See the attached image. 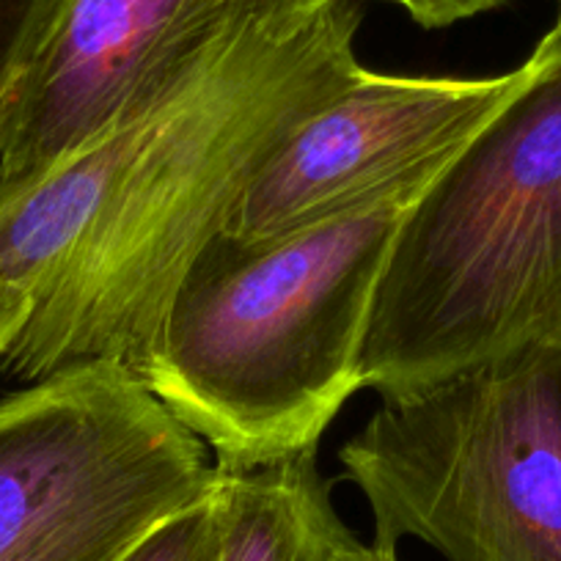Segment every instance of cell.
Masks as SVG:
<instances>
[{
  "mask_svg": "<svg viewBox=\"0 0 561 561\" xmlns=\"http://www.w3.org/2000/svg\"><path fill=\"white\" fill-rule=\"evenodd\" d=\"M444 163L287 234H215L160 314L140 380L215 455H317L355 391L371 300L404 215Z\"/></svg>",
  "mask_w": 561,
  "mask_h": 561,
  "instance_id": "obj_2",
  "label": "cell"
},
{
  "mask_svg": "<svg viewBox=\"0 0 561 561\" xmlns=\"http://www.w3.org/2000/svg\"><path fill=\"white\" fill-rule=\"evenodd\" d=\"M31 317V300L0 284V364Z\"/></svg>",
  "mask_w": 561,
  "mask_h": 561,
  "instance_id": "obj_12",
  "label": "cell"
},
{
  "mask_svg": "<svg viewBox=\"0 0 561 561\" xmlns=\"http://www.w3.org/2000/svg\"><path fill=\"white\" fill-rule=\"evenodd\" d=\"M213 479L207 446L127 366L28 382L0 399V561H118Z\"/></svg>",
  "mask_w": 561,
  "mask_h": 561,
  "instance_id": "obj_5",
  "label": "cell"
},
{
  "mask_svg": "<svg viewBox=\"0 0 561 561\" xmlns=\"http://www.w3.org/2000/svg\"><path fill=\"white\" fill-rule=\"evenodd\" d=\"M64 0H0V149L7 144L25 78Z\"/></svg>",
  "mask_w": 561,
  "mask_h": 561,
  "instance_id": "obj_9",
  "label": "cell"
},
{
  "mask_svg": "<svg viewBox=\"0 0 561 561\" xmlns=\"http://www.w3.org/2000/svg\"><path fill=\"white\" fill-rule=\"evenodd\" d=\"M523 67L520 89L404 215L371 300L360 388L382 397L561 347V31Z\"/></svg>",
  "mask_w": 561,
  "mask_h": 561,
  "instance_id": "obj_3",
  "label": "cell"
},
{
  "mask_svg": "<svg viewBox=\"0 0 561 561\" xmlns=\"http://www.w3.org/2000/svg\"><path fill=\"white\" fill-rule=\"evenodd\" d=\"M339 561H402V559H399V550L382 548V545H375V542H360V539L355 537Z\"/></svg>",
  "mask_w": 561,
  "mask_h": 561,
  "instance_id": "obj_13",
  "label": "cell"
},
{
  "mask_svg": "<svg viewBox=\"0 0 561 561\" xmlns=\"http://www.w3.org/2000/svg\"><path fill=\"white\" fill-rule=\"evenodd\" d=\"M556 31H561V0H559V18H556V25H553Z\"/></svg>",
  "mask_w": 561,
  "mask_h": 561,
  "instance_id": "obj_14",
  "label": "cell"
},
{
  "mask_svg": "<svg viewBox=\"0 0 561 561\" xmlns=\"http://www.w3.org/2000/svg\"><path fill=\"white\" fill-rule=\"evenodd\" d=\"M251 3L64 0L0 149V204L163 100Z\"/></svg>",
  "mask_w": 561,
  "mask_h": 561,
  "instance_id": "obj_6",
  "label": "cell"
},
{
  "mask_svg": "<svg viewBox=\"0 0 561 561\" xmlns=\"http://www.w3.org/2000/svg\"><path fill=\"white\" fill-rule=\"evenodd\" d=\"M388 3L404 9L415 25L433 31L495 12V9L506 7L510 0H388Z\"/></svg>",
  "mask_w": 561,
  "mask_h": 561,
  "instance_id": "obj_11",
  "label": "cell"
},
{
  "mask_svg": "<svg viewBox=\"0 0 561 561\" xmlns=\"http://www.w3.org/2000/svg\"><path fill=\"white\" fill-rule=\"evenodd\" d=\"M215 520L209 495L169 520L154 526L147 537L118 561H213Z\"/></svg>",
  "mask_w": 561,
  "mask_h": 561,
  "instance_id": "obj_10",
  "label": "cell"
},
{
  "mask_svg": "<svg viewBox=\"0 0 561 561\" xmlns=\"http://www.w3.org/2000/svg\"><path fill=\"white\" fill-rule=\"evenodd\" d=\"M375 539L444 561H561V347L382 393L339 449Z\"/></svg>",
  "mask_w": 561,
  "mask_h": 561,
  "instance_id": "obj_4",
  "label": "cell"
},
{
  "mask_svg": "<svg viewBox=\"0 0 561 561\" xmlns=\"http://www.w3.org/2000/svg\"><path fill=\"white\" fill-rule=\"evenodd\" d=\"M213 561H339L355 534L333 506L317 455L215 466Z\"/></svg>",
  "mask_w": 561,
  "mask_h": 561,
  "instance_id": "obj_8",
  "label": "cell"
},
{
  "mask_svg": "<svg viewBox=\"0 0 561 561\" xmlns=\"http://www.w3.org/2000/svg\"><path fill=\"white\" fill-rule=\"evenodd\" d=\"M523 78V64L493 78H410L360 67L264 165L224 231L240 240L287 234L444 163Z\"/></svg>",
  "mask_w": 561,
  "mask_h": 561,
  "instance_id": "obj_7",
  "label": "cell"
},
{
  "mask_svg": "<svg viewBox=\"0 0 561 561\" xmlns=\"http://www.w3.org/2000/svg\"><path fill=\"white\" fill-rule=\"evenodd\" d=\"M364 0H253L154 105L0 204V284L31 300L3 371L140 375L196 253L295 129L350 85Z\"/></svg>",
  "mask_w": 561,
  "mask_h": 561,
  "instance_id": "obj_1",
  "label": "cell"
}]
</instances>
